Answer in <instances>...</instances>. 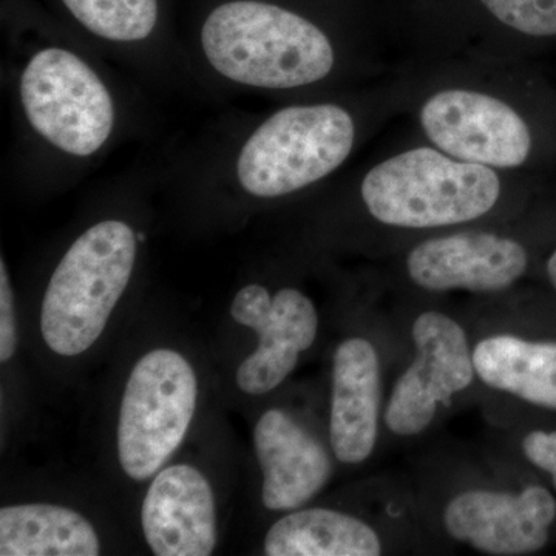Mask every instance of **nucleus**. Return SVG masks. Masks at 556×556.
<instances>
[{"instance_id":"1","label":"nucleus","mask_w":556,"mask_h":556,"mask_svg":"<svg viewBox=\"0 0 556 556\" xmlns=\"http://www.w3.org/2000/svg\"><path fill=\"white\" fill-rule=\"evenodd\" d=\"M201 42L223 76L260 89L309 86L334 65V50L320 28L292 11L254 0L212 11Z\"/></svg>"},{"instance_id":"2","label":"nucleus","mask_w":556,"mask_h":556,"mask_svg":"<svg viewBox=\"0 0 556 556\" xmlns=\"http://www.w3.org/2000/svg\"><path fill=\"white\" fill-rule=\"evenodd\" d=\"M137 260L134 229L108 219L87 229L54 269L40 308V334L58 356L86 353L101 338Z\"/></svg>"},{"instance_id":"3","label":"nucleus","mask_w":556,"mask_h":556,"mask_svg":"<svg viewBox=\"0 0 556 556\" xmlns=\"http://www.w3.org/2000/svg\"><path fill=\"white\" fill-rule=\"evenodd\" d=\"M501 181L492 167L419 148L391 156L362 181V199L378 222L396 228L463 225L496 206Z\"/></svg>"},{"instance_id":"4","label":"nucleus","mask_w":556,"mask_h":556,"mask_svg":"<svg viewBox=\"0 0 556 556\" xmlns=\"http://www.w3.org/2000/svg\"><path fill=\"white\" fill-rule=\"evenodd\" d=\"M354 137L353 118L339 105L280 110L241 149L237 164L241 186L260 199L306 188L345 163Z\"/></svg>"},{"instance_id":"5","label":"nucleus","mask_w":556,"mask_h":556,"mask_svg":"<svg viewBox=\"0 0 556 556\" xmlns=\"http://www.w3.org/2000/svg\"><path fill=\"white\" fill-rule=\"evenodd\" d=\"M199 380L188 358L169 348L144 354L131 369L118 419V457L127 477H155L188 433Z\"/></svg>"},{"instance_id":"6","label":"nucleus","mask_w":556,"mask_h":556,"mask_svg":"<svg viewBox=\"0 0 556 556\" xmlns=\"http://www.w3.org/2000/svg\"><path fill=\"white\" fill-rule=\"evenodd\" d=\"M21 97L33 129L70 155H91L112 134L115 109L109 90L67 50L39 51L22 75Z\"/></svg>"},{"instance_id":"7","label":"nucleus","mask_w":556,"mask_h":556,"mask_svg":"<svg viewBox=\"0 0 556 556\" xmlns=\"http://www.w3.org/2000/svg\"><path fill=\"white\" fill-rule=\"evenodd\" d=\"M416 357L397 379L386 408L388 430L412 438L426 431L441 405L477 378L466 331L444 313L427 311L413 324Z\"/></svg>"},{"instance_id":"8","label":"nucleus","mask_w":556,"mask_h":556,"mask_svg":"<svg viewBox=\"0 0 556 556\" xmlns=\"http://www.w3.org/2000/svg\"><path fill=\"white\" fill-rule=\"evenodd\" d=\"M420 124L442 152L492 169L521 166L532 150L529 126L517 110L479 91H439L420 110Z\"/></svg>"},{"instance_id":"9","label":"nucleus","mask_w":556,"mask_h":556,"mask_svg":"<svg viewBox=\"0 0 556 556\" xmlns=\"http://www.w3.org/2000/svg\"><path fill=\"white\" fill-rule=\"evenodd\" d=\"M230 316L258 336L257 350L237 369V386L251 396L283 383L298 367L300 354L317 339L316 306L299 289L285 288L270 295L260 285H248L237 292Z\"/></svg>"},{"instance_id":"10","label":"nucleus","mask_w":556,"mask_h":556,"mask_svg":"<svg viewBox=\"0 0 556 556\" xmlns=\"http://www.w3.org/2000/svg\"><path fill=\"white\" fill-rule=\"evenodd\" d=\"M556 519V501L541 485L521 492L466 490L444 510L450 536L481 554L522 556L546 547Z\"/></svg>"},{"instance_id":"11","label":"nucleus","mask_w":556,"mask_h":556,"mask_svg":"<svg viewBox=\"0 0 556 556\" xmlns=\"http://www.w3.org/2000/svg\"><path fill=\"white\" fill-rule=\"evenodd\" d=\"M529 254L517 240L492 232H457L417 244L407 258L408 276L431 292H497L517 283Z\"/></svg>"},{"instance_id":"12","label":"nucleus","mask_w":556,"mask_h":556,"mask_svg":"<svg viewBox=\"0 0 556 556\" xmlns=\"http://www.w3.org/2000/svg\"><path fill=\"white\" fill-rule=\"evenodd\" d=\"M142 532L159 556H207L217 546L214 490L199 468L178 464L155 475L141 508Z\"/></svg>"},{"instance_id":"13","label":"nucleus","mask_w":556,"mask_h":556,"mask_svg":"<svg viewBox=\"0 0 556 556\" xmlns=\"http://www.w3.org/2000/svg\"><path fill=\"white\" fill-rule=\"evenodd\" d=\"M254 445L263 473L262 500L269 510H298L331 478L327 450L283 409L260 417Z\"/></svg>"},{"instance_id":"14","label":"nucleus","mask_w":556,"mask_h":556,"mask_svg":"<svg viewBox=\"0 0 556 556\" xmlns=\"http://www.w3.org/2000/svg\"><path fill=\"white\" fill-rule=\"evenodd\" d=\"M380 361L367 339L340 343L332 361L329 442L343 464H361L375 452L379 434Z\"/></svg>"},{"instance_id":"15","label":"nucleus","mask_w":556,"mask_h":556,"mask_svg":"<svg viewBox=\"0 0 556 556\" xmlns=\"http://www.w3.org/2000/svg\"><path fill=\"white\" fill-rule=\"evenodd\" d=\"M473 362L485 386L556 412V342L492 336L475 348Z\"/></svg>"},{"instance_id":"16","label":"nucleus","mask_w":556,"mask_h":556,"mask_svg":"<svg viewBox=\"0 0 556 556\" xmlns=\"http://www.w3.org/2000/svg\"><path fill=\"white\" fill-rule=\"evenodd\" d=\"M101 541L93 525L73 508L17 504L0 510L2 556H97Z\"/></svg>"},{"instance_id":"17","label":"nucleus","mask_w":556,"mask_h":556,"mask_svg":"<svg viewBox=\"0 0 556 556\" xmlns=\"http://www.w3.org/2000/svg\"><path fill=\"white\" fill-rule=\"evenodd\" d=\"M269 556H378L382 541L371 526L331 508L295 510L278 519L265 538Z\"/></svg>"},{"instance_id":"18","label":"nucleus","mask_w":556,"mask_h":556,"mask_svg":"<svg viewBox=\"0 0 556 556\" xmlns=\"http://www.w3.org/2000/svg\"><path fill=\"white\" fill-rule=\"evenodd\" d=\"M94 35L130 42L148 38L159 20L156 0H62Z\"/></svg>"},{"instance_id":"19","label":"nucleus","mask_w":556,"mask_h":556,"mask_svg":"<svg viewBox=\"0 0 556 556\" xmlns=\"http://www.w3.org/2000/svg\"><path fill=\"white\" fill-rule=\"evenodd\" d=\"M486 10L522 35L556 36V0H481Z\"/></svg>"},{"instance_id":"20","label":"nucleus","mask_w":556,"mask_h":556,"mask_svg":"<svg viewBox=\"0 0 556 556\" xmlns=\"http://www.w3.org/2000/svg\"><path fill=\"white\" fill-rule=\"evenodd\" d=\"M17 318L5 262H0V361L9 362L17 350Z\"/></svg>"},{"instance_id":"21","label":"nucleus","mask_w":556,"mask_h":556,"mask_svg":"<svg viewBox=\"0 0 556 556\" xmlns=\"http://www.w3.org/2000/svg\"><path fill=\"white\" fill-rule=\"evenodd\" d=\"M522 452L533 466L551 475L556 490V431H530L522 439Z\"/></svg>"},{"instance_id":"22","label":"nucleus","mask_w":556,"mask_h":556,"mask_svg":"<svg viewBox=\"0 0 556 556\" xmlns=\"http://www.w3.org/2000/svg\"><path fill=\"white\" fill-rule=\"evenodd\" d=\"M547 276L548 280H551L552 287H554L556 291V249L547 262Z\"/></svg>"}]
</instances>
